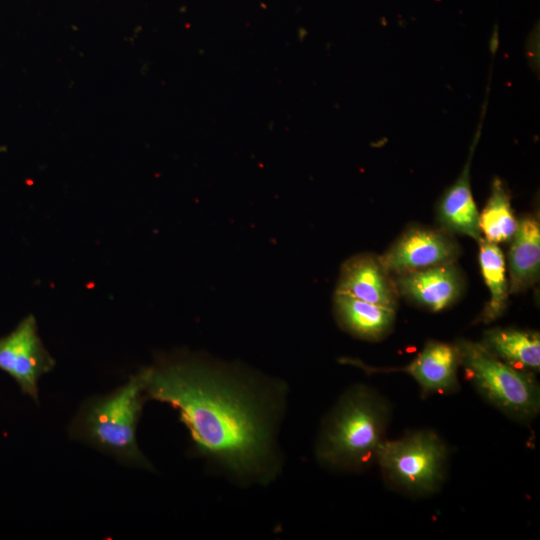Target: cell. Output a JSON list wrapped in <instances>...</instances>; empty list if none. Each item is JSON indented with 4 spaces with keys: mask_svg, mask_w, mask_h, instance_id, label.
Here are the masks:
<instances>
[{
    "mask_svg": "<svg viewBox=\"0 0 540 540\" xmlns=\"http://www.w3.org/2000/svg\"><path fill=\"white\" fill-rule=\"evenodd\" d=\"M460 254L457 242L445 230L413 226L379 256L394 275L455 262Z\"/></svg>",
    "mask_w": 540,
    "mask_h": 540,
    "instance_id": "7",
    "label": "cell"
},
{
    "mask_svg": "<svg viewBox=\"0 0 540 540\" xmlns=\"http://www.w3.org/2000/svg\"><path fill=\"white\" fill-rule=\"evenodd\" d=\"M146 400L140 369L111 393L86 400L71 423L70 434L124 465L152 469L136 439Z\"/></svg>",
    "mask_w": 540,
    "mask_h": 540,
    "instance_id": "3",
    "label": "cell"
},
{
    "mask_svg": "<svg viewBox=\"0 0 540 540\" xmlns=\"http://www.w3.org/2000/svg\"><path fill=\"white\" fill-rule=\"evenodd\" d=\"M517 223L511 206L510 192L504 181L495 177L486 205L479 213L482 238L495 244L508 242L516 231Z\"/></svg>",
    "mask_w": 540,
    "mask_h": 540,
    "instance_id": "16",
    "label": "cell"
},
{
    "mask_svg": "<svg viewBox=\"0 0 540 540\" xmlns=\"http://www.w3.org/2000/svg\"><path fill=\"white\" fill-rule=\"evenodd\" d=\"M478 243L479 265L490 297L477 321L488 324L504 313L508 303L509 284L506 262L498 244L484 238H480Z\"/></svg>",
    "mask_w": 540,
    "mask_h": 540,
    "instance_id": "15",
    "label": "cell"
},
{
    "mask_svg": "<svg viewBox=\"0 0 540 540\" xmlns=\"http://www.w3.org/2000/svg\"><path fill=\"white\" fill-rule=\"evenodd\" d=\"M448 456L443 439L433 430L421 429L398 439H385L376 464L391 489L417 498L432 495L442 487Z\"/></svg>",
    "mask_w": 540,
    "mask_h": 540,
    "instance_id": "5",
    "label": "cell"
},
{
    "mask_svg": "<svg viewBox=\"0 0 540 540\" xmlns=\"http://www.w3.org/2000/svg\"><path fill=\"white\" fill-rule=\"evenodd\" d=\"M495 356L511 366L531 373L540 370V335L518 328H492L481 342Z\"/></svg>",
    "mask_w": 540,
    "mask_h": 540,
    "instance_id": "14",
    "label": "cell"
},
{
    "mask_svg": "<svg viewBox=\"0 0 540 540\" xmlns=\"http://www.w3.org/2000/svg\"><path fill=\"white\" fill-rule=\"evenodd\" d=\"M508 252L509 294L534 285L540 272V224L533 215L523 216L510 240Z\"/></svg>",
    "mask_w": 540,
    "mask_h": 540,
    "instance_id": "12",
    "label": "cell"
},
{
    "mask_svg": "<svg viewBox=\"0 0 540 540\" xmlns=\"http://www.w3.org/2000/svg\"><path fill=\"white\" fill-rule=\"evenodd\" d=\"M345 362L369 374L403 372L416 381L423 396L448 394L459 387L460 355L455 343L429 340L410 363L401 367H372L352 359Z\"/></svg>",
    "mask_w": 540,
    "mask_h": 540,
    "instance_id": "8",
    "label": "cell"
},
{
    "mask_svg": "<svg viewBox=\"0 0 540 540\" xmlns=\"http://www.w3.org/2000/svg\"><path fill=\"white\" fill-rule=\"evenodd\" d=\"M335 293L394 309L398 302L391 274L371 254H358L343 263Z\"/></svg>",
    "mask_w": 540,
    "mask_h": 540,
    "instance_id": "11",
    "label": "cell"
},
{
    "mask_svg": "<svg viewBox=\"0 0 540 540\" xmlns=\"http://www.w3.org/2000/svg\"><path fill=\"white\" fill-rule=\"evenodd\" d=\"M486 101L487 99L483 105L481 120L467 160L457 179L444 191L437 204V218L445 231L466 235L477 241L482 238V235L479 228V211L472 194L470 169L475 148L481 136Z\"/></svg>",
    "mask_w": 540,
    "mask_h": 540,
    "instance_id": "10",
    "label": "cell"
},
{
    "mask_svg": "<svg viewBox=\"0 0 540 540\" xmlns=\"http://www.w3.org/2000/svg\"><path fill=\"white\" fill-rule=\"evenodd\" d=\"M334 314L339 325L351 335L363 340L377 341L393 328L396 309L334 294Z\"/></svg>",
    "mask_w": 540,
    "mask_h": 540,
    "instance_id": "13",
    "label": "cell"
},
{
    "mask_svg": "<svg viewBox=\"0 0 540 540\" xmlns=\"http://www.w3.org/2000/svg\"><path fill=\"white\" fill-rule=\"evenodd\" d=\"M460 367L479 395L504 415L529 423L540 411V386L535 374L517 369L490 352L481 342H455Z\"/></svg>",
    "mask_w": 540,
    "mask_h": 540,
    "instance_id": "4",
    "label": "cell"
},
{
    "mask_svg": "<svg viewBox=\"0 0 540 540\" xmlns=\"http://www.w3.org/2000/svg\"><path fill=\"white\" fill-rule=\"evenodd\" d=\"M147 400L178 411L194 453L241 485H268L282 471L278 433L287 385L238 363L187 352L141 369Z\"/></svg>",
    "mask_w": 540,
    "mask_h": 540,
    "instance_id": "1",
    "label": "cell"
},
{
    "mask_svg": "<svg viewBox=\"0 0 540 540\" xmlns=\"http://www.w3.org/2000/svg\"><path fill=\"white\" fill-rule=\"evenodd\" d=\"M55 360L44 347L33 315L0 337V370L9 374L21 391L38 401V381L50 372Z\"/></svg>",
    "mask_w": 540,
    "mask_h": 540,
    "instance_id": "6",
    "label": "cell"
},
{
    "mask_svg": "<svg viewBox=\"0 0 540 540\" xmlns=\"http://www.w3.org/2000/svg\"><path fill=\"white\" fill-rule=\"evenodd\" d=\"M398 294L429 311H442L463 291V277L454 262L395 275Z\"/></svg>",
    "mask_w": 540,
    "mask_h": 540,
    "instance_id": "9",
    "label": "cell"
},
{
    "mask_svg": "<svg viewBox=\"0 0 540 540\" xmlns=\"http://www.w3.org/2000/svg\"><path fill=\"white\" fill-rule=\"evenodd\" d=\"M391 406L372 387H349L324 417L314 446L317 462L338 472H362L376 464Z\"/></svg>",
    "mask_w": 540,
    "mask_h": 540,
    "instance_id": "2",
    "label": "cell"
}]
</instances>
